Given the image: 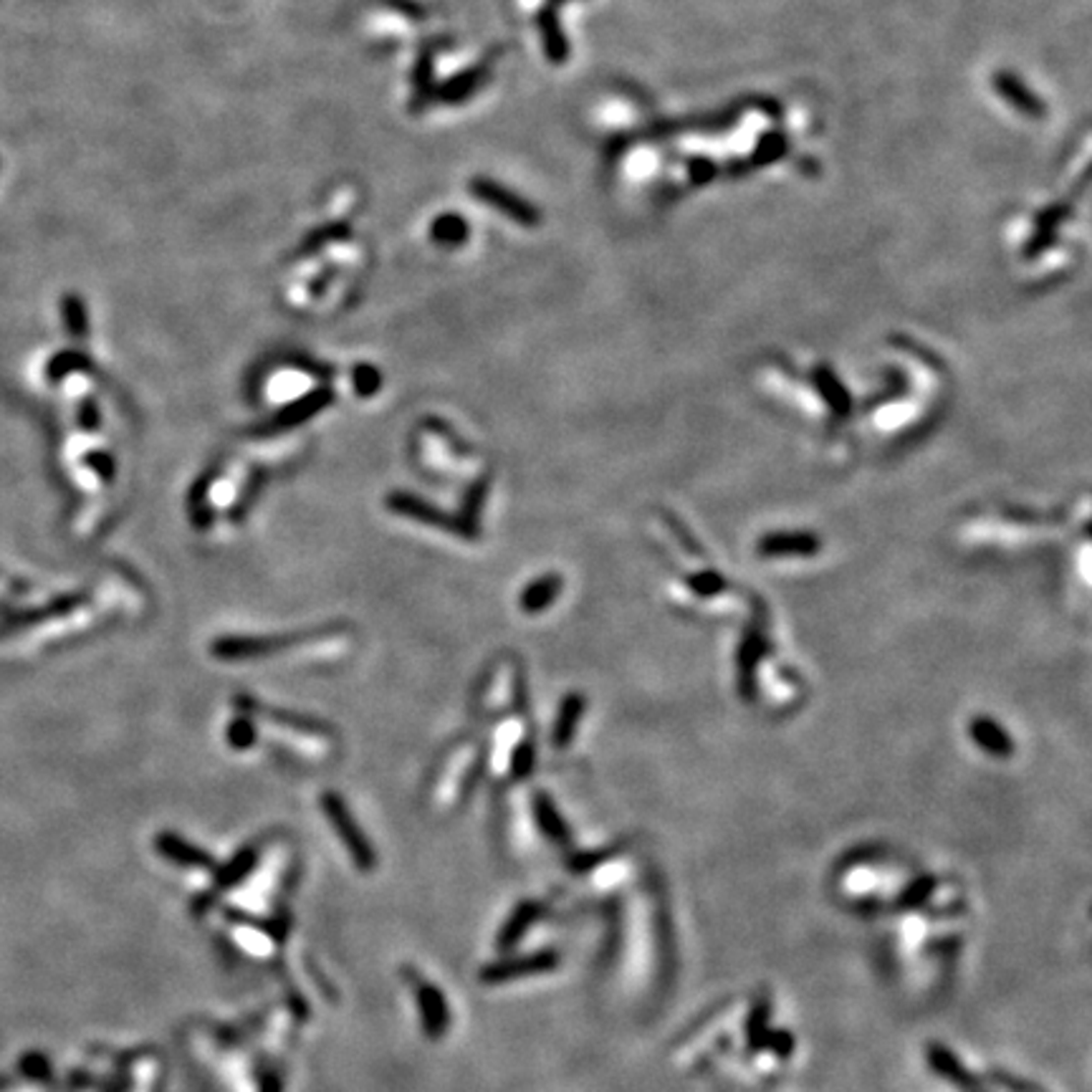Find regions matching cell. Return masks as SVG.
I'll return each instance as SVG.
<instances>
[{
	"mask_svg": "<svg viewBox=\"0 0 1092 1092\" xmlns=\"http://www.w3.org/2000/svg\"><path fill=\"white\" fill-rule=\"evenodd\" d=\"M471 196L479 198L484 205L493 207V210H498L506 218H511L521 228H537L542 223V210L532 201H526L524 196L514 193L506 185L496 183L493 178H473Z\"/></svg>",
	"mask_w": 1092,
	"mask_h": 1092,
	"instance_id": "obj_1",
	"label": "cell"
},
{
	"mask_svg": "<svg viewBox=\"0 0 1092 1092\" xmlns=\"http://www.w3.org/2000/svg\"><path fill=\"white\" fill-rule=\"evenodd\" d=\"M321 807H324L326 817L331 820V825L337 827V834L344 839V844L349 847V852H352V857H355V862L360 865V868L370 870L374 865V855H373V847H370V842H367V837H362V833L357 830L355 820H352V815H349L347 804L342 802V799L334 794V791H326L324 797H321Z\"/></svg>",
	"mask_w": 1092,
	"mask_h": 1092,
	"instance_id": "obj_2",
	"label": "cell"
},
{
	"mask_svg": "<svg viewBox=\"0 0 1092 1092\" xmlns=\"http://www.w3.org/2000/svg\"><path fill=\"white\" fill-rule=\"evenodd\" d=\"M387 508H390L392 514L408 516V519L413 521H423V524H431L435 526V529H445V532H453L458 534V537H471L473 534L466 526V521H458L453 519V516L443 514V511H437L432 503L423 501V498L413 496V493H402V490L390 493V496H387Z\"/></svg>",
	"mask_w": 1092,
	"mask_h": 1092,
	"instance_id": "obj_3",
	"label": "cell"
},
{
	"mask_svg": "<svg viewBox=\"0 0 1092 1092\" xmlns=\"http://www.w3.org/2000/svg\"><path fill=\"white\" fill-rule=\"evenodd\" d=\"M994 89L999 91L1009 107H1014L1016 112L1024 117L1042 119L1047 114L1045 99L1037 94L1034 89H1029L1027 84L1021 82V77H1016L1014 72H997L994 74Z\"/></svg>",
	"mask_w": 1092,
	"mask_h": 1092,
	"instance_id": "obj_4",
	"label": "cell"
},
{
	"mask_svg": "<svg viewBox=\"0 0 1092 1092\" xmlns=\"http://www.w3.org/2000/svg\"><path fill=\"white\" fill-rule=\"evenodd\" d=\"M556 963H559V953H556V950L551 948L539 950V953H532V956H521V958H511V961L493 963V966H489L484 971V981H489V984H498V981L521 979V976L546 974V971L556 968Z\"/></svg>",
	"mask_w": 1092,
	"mask_h": 1092,
	"instance_id": "obj_5",
	"label": "cell"
},
{
	"mask_svg": "<svg viewBox=\"0 0 1092 1092\" xmlns=\"http://www.w3.org/2000/svg\"><path fill=\"white\" fill-rule=\"evenodd\" d=\"M490 77V61L484 59L476 66H468L463 72H458L455 77H450L448 82H443L435 89V101L440 104H463L471 99L476 91H481L486 86Z\"/></svg>",
	"mask_w": 1092,
	"mask_h": 1092,
	"instance_id": "obj_6",
	"label": "cell"
},
{
	"mask_svg": "<svg viewBox=\"0 0 1092 1092\" xmlns=\"http://www.w3.org/2000/svg\"><path fill=\"white\" fill-rule=\"evenodd\" d=\"M926 1063L931 1064L933 1072L939 1074V1077L953 1082V1085H958L961 1090L976 1092L981 1087L979 1077L968 1072V1069L963 1067L961 1060H958V1057L953 1055L948 1047L941 1045V1042H928V1045H926Z\"/></svg>",
	"mask_w": 1092,
	"mask_h": 1092,
	"instance_id": "obj_7",
	"label": "cell"
},
{
	"mask_svg": "<svg viewBox=\"0 0 1092 1092\" xmlns=\"http://www.w3.org/2000/svg\"><path fill=\"white\" fill-rule=\"evenodd\" d=\"M537 29H539V36H542L544 56H546L554 66L567 64L569 56H572V46H569L567 33H564V29H561L559 13H556L554 6H544L542 11L537 13Z\"/></svg>",
	"mask_w": 1092,
	"mask_h": 1092,
	"instance_id": "obj_8",
	"label": "cell"
},
{
	"mask_svg": "<svg viewBox=\"0 0 1092 1092\" xmlns=\"http://www.w3.org/2000/svg\"><path fill=\"white\" fill-rule=\"evenodd\" d=\"M435 54L432 48L426 46L420 48V56L415 61L413 69V99H410V109L413 112H423L435 101Z\"/></svg>",
	"mask_w": 1092,
	"mask_h": 1092,
	"instance_id": "obj_9",
	"label": "cell"
},
{
	"mask_svg": "<svg viewBox=\"0 0 1092 1092\" xmlns=\"http://www.w3.org/2000/svg\"><path fill=\"white\" fill-rule=\"evenodd\" d=\"M820 542L812 534H772L759 542V554L779 559V556H815Z\"/></svg>",
	"mask_w": 1092,
	"mask_h": 1092,
	"instance_id": "obj_10",
	"label": "cell"
},
{
	"mask_svg": "<svg viewBox=\"0 0 1092 1092\" xmlns=\"http://www.w3.org/2000/svg\"><path fill=\"white\" fill-rule=\"evenodd\" d=\"M971 738H974L976 746H979L984 754L997 756V759H1006V756L1014 754V741H1011V736L992 718H976L974 723H971Z\"/></svg>",
	"mask_w": 1092,
	"mask_h": 1092,
	"instance_id": "obj_11",
	"label": "cell"
},
{
	"mask_svg": "<svg viewBox=\"0 0 1092 1092\" xmlns=\"http://www.w3.org/2000/svg\"><path fill=\"white\" fill-rule=\"evenodd\" d=\"M786 149H789V140H786L784 132L779 130L767 132V135L759 137V144H756L751 160H738L741 165H733L731 175H741V172H749L754 170V167L772 165V162H776L779 157H784Z\"/></svg>",
	"mask_w": 1092,
	"mask_h": 1092,
	"instance_id": "obj_12",
	"label": "cell"
},
{
	"mask_svg": "<svg viewBox=\"0 0 1092 1092\" xmlns=\"http://www.w3.org/2000/svg\"><path fill=\"white\" fill-rule=\"evenodd\" d=\"M559 595H561V579L556 577V574H544V577L534 579L532 585L521 592L519 607L529 614H539L544 612V609H549Z\"/></svg>",
	"mask_w": 1092,
	"mask_h": 1092,
	"instance_id": "obj_13",
	"label": "cell"
},
{
	"mask_svg": "<svg viewBox=\"0 0 1092 1092\" xmlns=\"http://www.w3.org/2000/svg\"><path fill=\"white\" fill-rule=\"evenodd\" d=\"M157 850H160L167 860L185 865V868H210V865H213V860H210L207 852L198 850V847H193V844L185 842V839H180L178 834L172 833H162L160 837H157Z\"/></svg>",
	"mask_w": 1092,
	"mask_h": 1092,
	"instance_id": "obj_14",
	"label": "cell"
},
{
	"mask_svg": "<svg viewBox=\"0 0 1092 1092\" xmlns=\"http://www.w3.org/2000/svg\"><path fill=\"white\" fill-rule=\"evenodd\" d=\"M431 238L445 249H461L471 238V225L461 213H443L432 220Z\"/></svg>",
	"mask_w": 1092,
	"mask_h": 1092,
	"instance_id": "obj_15",
	"label": "cell"
},
{
	"mask_svg": "<svg viewBox=\"0 0 1092 1092\" xmlns=\"http://www.w3.org/2000/svg\"><path fill=\"white\" fill-rule=\"evenodd\" d=\"M769 1021H772V999L762 997L754 1004V1009L749 1011V1019H746V1042H749L751 1052L767 1047L769 1032H772Z\"/></svg>",
	"mask_w": 1092,
	"mask_h": 1092,
	"instance_id": "obj_16",
	"label": "cell"
},
{
	"mask_svg": "<svg viewBox=\"0 0 1092 1092\" xmlns=\"http://www.w3.org/2000/svg\"><path fill=\"white\" fill-rule=\"evenodd\" d=\"M329 400H331L329 392H314V395L304 397V400H299V402H296V405H291V408H286L284 413H278V418L271 423L273 431H281V428L299 426L302 420L312 418V415L319 413L321 408H326V402H329Z\"/></svg>",
	"mask_w": 1092,
	"mask_h": 1092,
	"instance_id": "obj_17",
	"label": "cell"
},
{
	"mask_svg": "<svg viewBox=\"0 0 1092 1092\" xmlns=\"http://www.w3.org/2000/svg\"><path fill=\"white\" fill-rule=\"evenodd\" d=\"M61 316H64V326L69 331L72 339H86L89 337V312L86 304L79 294H66L61 296Z\"/></svg>",
	"mask_w": 1092,
	"mask_h": 1092,
	"instance_id": "obj_18",
	"label": "cell"
},
{
	"mask_svg": "<svg viewBox=\"0 0 1092 1092\" xmlns=\"http://www.w3.org/2000/svg\"><path fill=\"white\" fill-rule=\"evenodd\" d=\"M534 809H537V822L539 827H542V833L546 834L551 842H559V844L569 842L567 825H564L561 815L556 812L554 802H551L546 794H539V797L534 799Z\"/></svg>",
	"mask_w": 1092,
	"mask_h": 1092,
	"instance_id": "obj_19",
	"label": "cell"
},
{
	"mask_svg": "<svg viewBox=\"0 0 1092 1092\" xmlns=\"http://www.w3.org/2000/svg\"><path fill=\"white\" fill-rule=\"evenodd\" d=\"M352 236V228H349L347 223H342V220H334V223H324L319 225V228H314L312 233H309L307 238L302 241V249H299V256H312L316 254V251H321L324 246H329V243H339L344 241V238Z\"/></svg>",
	"mask_w": 1092,
	"mask_h": 1092,
	"instance_id": "obj_20",
	"label": "cell"
},
{
	"mask_svg": "<svg viewBox=\"0 0 1092 1092\" xmlns=\"http://www.w3.org/2000/svg\"><path fill=\"white\" fill-rule=\"evenodd\" d=\"M539 910H542V905H539V903H532V900H529V903H521L519 908L514 910V915L508 918L506 926H503L501 936H498V946H501V948H508V946H514L516 941H519L521 936H524V933L529 931V926H532V923L537 921Z\"/></svg>",
	"mask_w": 1092,
	"mask_h": 1092,
	"instance_id": "obj_21",
	"label": "cell"
},
{
	"mask_svg": "<svg viewBox=\"0 0 1092 1092\" xmlns=\"http://www.w3.org/2000/svg\"><path fill=\"white\" fill-rule=\"evenodd\" d=\"M936 888H939V878H936V875H918V878H915L913 883L900 892V897H897V908L900 910L921 908V905L928 903V897L936 892Z\"/></svg>",
	"mask_w": 1092,
	"mask_h": 1092,
	"instance_id": "obj_22",
	"label": "cell"
},
{
	"mask_svg": "<svg viewBox=\"0 0 1092 1092\" xmlns=\"http://www.w3.org/2000/svg\"><path fill=\"white\" fill-rule=\"evenodd\" d=\"M418 997H420V1009H423V1019L428 1021L431 1034H440L443 1024L448 1021L443 997H440L432 986H423V989L418 992Z\"/></svg>",
	"mask_w": 1092,
	"mask_h": 1092,
	"instance_id": "obj_23",
	"label": "cell"
},
{
	"mask_svg": "<svg viewBox=\"0 0 1092 1092\" xmlns=\"http://www.w3.org/2000/svg\"><path fill=\"white\" fill-rule=\"evenodd\" d=\"M579 716H582V698H579V696L564 698V703H561V711H559V718H556V728H554V744L556 746H567L569 741H572L574 726H577Z\"/></svg>",
	"mask_w": 1092,
	"mask_h": 1092,
	"instance_id": "obj_24",
	"label": "cell"
},
{
	"mask_svg": "<svg viewBox=\"0 0 1092 1092\" xmlns=\"http://www.w3.org/2000/svg\"><path fill=\"white\" fill-rule=\"evenodd\" d=\"M86 367H89V357L77 352V349H64V352L51 357V362H48L46 367V377L51 379V382H59V379H64L66 374L86 370Z\"/></svg>",
	"mask_w": 1092,
	"mask_h": 1092,
	"instance_id": "obj_25",
	"label": "cell"
},
{
	"mask_svg": "<svg viewBox=\"0 0 1092 1092\" xmlns=\"http://www.w3.org/2000/svg\"><path fill=\"white\" fill-rule=\"evenodd\" d=\"M1057 236H1060V228H1052V225H1037L1034 236L1029 238L1027 246H1024V259H1037L1039 254H1045L1047 249L1055 246Z\"/></svg>",
	"mask_w": 1092,
	"mask_h": 1092,
	"instance_id": "obj_26",
	"label": "cell"
},
{
	"mask_svg": "<svg viewBox=\"0 0 1092 1092\" xmlns=\"http://www.w3.org/2000/svg\"><path fill=\"white\" fill-rule=\"evenodd\" d=\"M254 860H256V855H254V852H251V850L241 852V855H238L236 860H233L231 865H228V868H225L223 873L218 875V883H215V886H218V888H228V886H233V883H238V880H241L243 875H246L251 868H254Z\"/></svg>",
	"mask_w": 1092,
	"mask_h": 1092,
	"instance_id": "obj_27",
	"label": "cell"
},
{
	"mask_svg": "<svg viewBox=\"0 0 1092 1092\" xmlns=\"http://www.w3.org/2000/svg\"><path fill=\"white\" fill-rule=\"evenodd\" d=\"M382 387V374L373 365H360L355 370V390L360 397H373Z\"/></svg>",
	"mask_w": 1092,
	"mask_h": 1092,
	"instance_id": "obj_28",
	"label": "cell"
},
{
	"mask_svg": "<svg viewBox=\"0 0 1092 1092\" xmlns=\"http://www.w3.org/2000/svg\"><path fill=\"white\" fill-rule=\"evenodd\" d=\"M614 855H617V847H604V850H597V852H579V855H574L572 860H569V865H572L574 873H590V870H595L597 865L612 860Z\"/></svg>",
	"mask_w": 1092,
	"mask_h": 1092,
	"instance_id": "obj_29",
	"label": "cell"
},
{
	"mask_svg": "<svg viewBox=\"0 0 1092 1092\" xmlns=\"http://www.w3.org/2000/svg\"><path fill=\"white\" fill-rule=\"evenodd\" d=\"M228 741H231L236 749H249V746L256 741L254 720H251L249 716H241V718L233 720L231 726H228Z\"/></svg>",
	"mask_w": 1092,
	"mask_h": 1092,
	"instance_id": "obj_30",
	"label": "cell"
},
{
	"mask_svg": "<svg viewBox=\"0 0 1092 1092\" xmlns=\"http://www.w3.org/2000/svg\"><path fill=\"white\" fill-rule=\"evenodd\" d=\"M688 175H691L693 185H706L718 175V165L709 157H693V160H688Z\"/></svg>",
	"mask_w": 1092,
	"mask_h": 1092,
	"instance_id": "obj_31",
	"label": "cell"
},
{
	"mask_svg": "<svg viewBox=\"0 0 1092 1092\" xmlns=\"http://www.w3.org/2000/svg\"><path fill=\"white\" fill-rule=\"evenodd\" d=\"M767 1047H772V1052L779 1057V1060H789V1057L794 1055V1034H791L789 1029H776V1032H769Z\"/></svg>",
	"mask_w": 1092,
	"mask_h": 1092,
	"instance_id": "obj_32",
	"label": "cell"
},
{
	"mask_svg": "<svg viewBox=\"0 0 1092 1092\" xmlns=\"http://www.w3.org/2000/svg\"><path fill=\"white\" fill-rule=\"evenodd\" d=\"M992 1080L997 1082V1085H1002L1004 1090H1011V1092H1042V1087H1037L1034 1082L1021 1080V1077H1016V1074L1011 1072H1004V1069H992Z\"/></svg>",
	"mask_w": 1092,
	"mask_h": 1092,
	"instance_id": "obj_33",
	"label": "cell"
},
{
	"mask_svg": "<svg viewBox=\"0 0 1092 1092\" xmlns=\"http://www.w3.org/2000/svg\"><path fill=\"white\" fill-rule=\"evenodd\" d=\"M1069 215H1072V205H1069V202H1052L1050 207H1045V210L1037 215V225H1052V228H1060Z\"/></svg>",
	"mask_w": 1092,
	"mask_h": 1092,
	"instance_id": "obj_34",
	"label": "cell"
},
{
	"mask_svg": "<svg viewBox=\"0 0 1092 1092\" xmlns=\"http://www.w3.org/2000/svg\"><path fill=\"white\" fill-rule=\"evenodd\" d=\"M532 767H534V746H532V741H526V744H521L519 749H516V754H514V776H516V779H524V776H529V774H532Z\"/></svg>",
	"mask_w": 1092,
	"mask_h": 1092,
	"instance_id": "obj_35",
	"label": "cell"
},
{
	"mask_svg": "<svg viewBox=\"0 0 1092 1092\" xmlns=\"http://www.w3.org/2000/svg\"><path fill=\"white\" fill-rule=\"evenodd\" d=\"M86 466L91 468V471L99 476V479L104 481H112L114 476V458L109 453H101V450H96V453H89L86 455Z\"/></svg>",
	"mask_w": 1092,
	"mask_h": 1092,
	"instance_id": "obj_36",
	"label": "cell"
},
{
	"mask_svg": "<svg viewBox=\"0 0 1092 1092\" xmlns=\"http://www.w3.org/2000/svg\"><path fill=\"white\" fill-rule=\"evenodd\" d=\"M79 423L84 431H96L99 428V408L94 405V400H84L79 408Z\"/></svg>",
	"mask_w": 1092,
	"mask_h": 1092,
	"instance_id": "obj_37",
	"label": "cell"
},
{
	"mask_svg": "<svg viewBox=\"0 0 1092 1092\" xmlns=\"http://www.w3.org/2000/svg\"><path fill=\"white\" fill-rule=\"evenodd\" d=\"M384 3H387L390 8H395V11L408 13L410 19H415V21L423 19V8H420L418 3H413V0H384Z\"/></svg>",
	"mask_w": 1092,
	"mask_h": 1092,
	"instance_id": "obj_38",
	"label": "cell"
},
{
	"mask_svg": "<svg viewBox=\"0 0 1092 1092\" xmlns=\"http://www.w3.org/2000/svg\"><path fill=\"white\" fill-rule=\"evenodd\" d=\"M263 1092H281V1087H278V1080L276 1077H271V1080L266 1082V1090Z\"/></svg>",
	"mask_w": 1092,
	"mask_h": 1092,
	"instance_id": "obj_39",
	"label": "cell"
},
{
	"mask_svg": "<svg viewBox=\"0 0 1092 1092\" xmlns=\"http://www.w3.org/2000/svg\"><path fill=\"white\" fill-rule=\"evenodd\" d=\"M551 3H554V6H556V3H567V0H551Z\"/></svg>",
	"mask_w": 1092,
	"mask_h": 1092,
	"instance_id": "obj_40",
	"label": "cell"
}]
</instances>
